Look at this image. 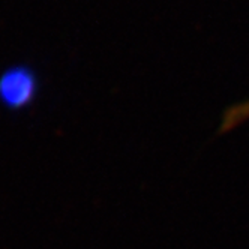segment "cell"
Wrapping results in <instances>:
<instances>
[{
  "label": "cell",
  "instance_id": "obj_1",
  "mask_svg": "<svg viewBox=\"0 0 249 249\" xmlns=\"http://www.w3.org/2000/svg\"><path fill=\"white\" fill-rule=\"evenodd\" d=\"M39 95V77L32 66L18 63L0 72V105L9 111H23Z\"/></svg>",
  "mask_w": 249,
  "mask_h": 249
}]
</instances>
